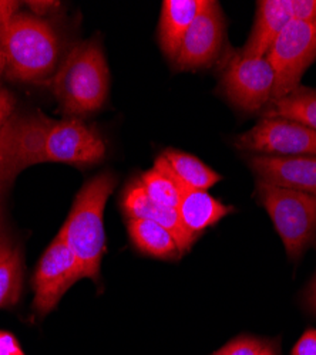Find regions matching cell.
Segmentation results:
<instances>
[{
  "instance_id": "1",
  "label": "cell",
  "mask_w": 316,
  "mask_h": 355,
  "mask_svg": "<svg viewBox=\"0 0 316 355\" xmlns=\"http://www.w3.org/2000/svg\"><path fill=\"white\" fill-rule=\"evenodd\" d=\"M106 155V144L94 127L78 118L53 121L43 115L16 116L15 162L20 171L43 162L94 165Z\"/></svg>"
},
{
  "instance_id": "2",
  "label": "cell",
  "mask_w": 316,
  "mask_h": 355,
  "mask_svg": "<svg viewBox=\"0 0 316 355\" xmlns=\"http://www.w3.org/2000/svg\"><path fill=\"white\" fill-rule=\"evenodd\" d=\"M0 49L9 77L42 81L54 70L60 46L49 21L19 12L17 2H0Z\"/></svg>"
},
{
  "instance_id": "3",
  "label": "cell",
  "mask_w": 316,
  "mask_h": 355,
  "mask_svg": "<svg viewBox=\"0 0 316 355\" xmlns=\"http://www.w3.org/2000/svg\"><path fill=\"white\" fill-rule=\"evenodd\" d=\"M116 184V176L110 172H103L85 182L59 233L78 260L83 279L97 282L100 277V266L106 252L103 215Z\"/></svg>"
},
{
  "instance_id": "4",
  "label": "cell",
  "mask_w": 316,
  "mask_h": 355,
  "mask_svg": "<svg viewBox=\"0 0 316 355\" xmlns=\"http://www.w3.org/2000/svg\"><path fill=\"white\" fill-rule=\"evenodd\" d=\"M110 85L104 53L97 42L77 44L56 71L50 87L66 114H88L101 108Z\"/></svg>"
},
{
  "instance_id": "5",
  "label": "cell",
  "mask_w": 316,
  "mask_h": 355,
  "mask_svg": "<svg viewBox=\"0 0 316 355\" xmlns=\"http://www.w3.org/2000/svg\"><path fill=\"white\" fill-rule=\"evenodd\" d=\"M256 196L268 212L286 254L295 260L316 241V196L256 181Z\"/></svg>"
},
{
  "instance_id": "6",
  "label": "cell",
  "mask_w": 316,
  "mask_h": 355,
  "mask_svg": "<svg viewBox=\"0 0 316 355\" xmlns=\"http://www.w3.org/2000/svg\"><path fill=\"white\" fill-rule=\"evenodd\" d=\"M221 92L235 108L245 112L263 111L272 100L275 73L267 55H245L231 51L221 70Z\"/></svg>"
},
{
  "instance_id": "7",
  "label": "cell",
  "mask_w": 316,
  "mask_h": 355,
  "mask_svg": "<svg viewBox=\"0 0 316 355\" xmlns=\"http://www.w3.org/2000/svg\"><path fill=\"white\" fill-rule=\"evenodd\" d=\"M267 58L275 73L272 100L288 96L316 58V23L292 20L276 37Z\"/></svg>"
},
{
  "instance_id": "8",
  "label": "cell",
  "mask_w": 316,
  "mask_h": 355,
  "mask_svg": "<svg viewBox=\"0 0 316 355\" xmlns=\"http://www.w3.org/2000/svg\"><path fill=\"white\" fill-rule=\"evenodd\" d=\"M235 146L260 155H316V131L288 118L263 116L249 131L238 135Z\"/></svg>"
},
{
  "instance_id": "9",
  "label": "cell",
  "mask_w": 316,
  "mask_h": 355,
  "mask_svg": "<svg viewBox=\"0 0 316 355\" xmlns=\"http://www.w3.org/2000/svg\"><path fill=\"white\" fill-rule=\"evenodd\" d=\"M80 279L83 273L78 260L57 234L43 253L33 277L36 311L42 315L49 314Z\"/></svg>"
},
{
  "instance_id": "10",
  "label": "cell",
  "mask_w": 316,
  "mask_h": 355,
  "mask_svg": "<svg viewBox=\"0 0 316 355\" xmlns=\"http://www.w3.org/2000/svg\"><path fill=\"white\" fill-rule=\"evenodd\" d=\"M225 37V19L218 2L207 0L187 31L174 63L181 70L210 66L219 53Z\"/></svg>"
},
{
  "instance_id": "11",
  "label": "cell",
  "mask_w": 316,
  "mask_h": 355,
  "mask_svg": "<svg viewBox=\"0 0 316 355\" xmlns=\"http://www.w3.org/2000/svg\"><path fill=\"white\" fill-rule=\"evenodd\" d=\"M248 165L255 173L256 181L316 196V155L251 154Z\"/></svg>"
},
{
  "instance_id": "12",
  "label": "cell",
  "mask_w": 316,
  "mask_h": 355,
  "mask_svg": "<svg viewBox=\"0 0 316 355\" xmlns=\"http://www.w3.org/2000/svg\"><path fill=\"white\" fill-rule=\"evenodd\" d=\"M122 206L127 219L151 220L169 230L176 238L183 254L194 245L195 241L183 227L177 211L156 203L141 187L140 180L127 185L123 192Z\"/></svg>"
},
{
  "instance_id": "13",
  "label": "cell",
  "mask_w": 316,
  "mask_h": 355,
  "mask_svg": "<svg viewBox=\"0 0 316 355\" xmlns=\"http://www.w3.org/2000/svg\"><path fill=\"white\" fill-rule=\"evenodd\" d=\"M292 20L288 0H261L256 3L252 32L240 51L245 55H267L276 37Z\"/></svg>"
},
{
  "instance_id": "14",
  "label": "cell",
  "mask_w": 316,
  "mask_h": 355,
  "mask_svg": "<svg viewBox=\"0 0 316 355\" xmlns=\"http://www.w3.org/2000/svg\"><path fill=\"white\" fill-rule=\"evenodd\" d=\"M206 3L207 0H165L163 3L158 42L171 62L177 58L187 31Z\"/></svg>"
},
{
  "instance_id": "15",
  "label": "cell",
  "mask_w": 316,
  "mask_h": 355,
  "mask_svg": "<svg viewBox=\"0 0 316 355\" xmlns=\"http://www.w3.org/2000/svg\"><path fill=\"white\" fill-rule=\"evenodd\" d=\"M154 166L167 172L183 191H208L222 180L197 157L177 150H165L156 158Z\"/></svg>"
},
{
  "instance_id": "16",
  "label": "cell",
  "mask_w": 316,
  "mask_h": 355,
  "mask_svg": "<svg viewBox=\"0 0 316 355\" xmlns=\"http://www.w3.org/2000/svg\"><path fill=\"white\" fill-rule=\"evenodd\" d=\"M233 211V206L224 205L207 191H184L177 208L183 227L194 241Z\"/></svg>"
},
{
  "instance_id": "17",
  "label": "cell",
  "mask_w": 316,
  "mask_h": 355,
  "mask_svg": "<svg viewBox=\"0 0 316 355\" xmlns=\"http://www.w3.org/2000/svg\"><path fill=\"white\" fill-rule=\"evenodd\" d=\"M127 227L131 242L138 252L157 259L183 256L174 236L161 225L151 220L128 219Z\"/></svg>"
},
{
  "instance_id": "18",
  "label": "cell",
  "mask_w": 316,
  "mask_h": 355,
  "mask_svg": "<svg viewBox=\"0 0 316 355\" xmlns=\"http://www.w3.org/2000/svg\"><path fill=\"white\" fill-rule=\"evenodd\" d=\"M263 116L288 118L316 131V90L299 85L288 96L271 100Z\"/></svg>"
},
{
  "instance_id": "19",
  "label": "cell",
  "mask_w": 316,
  "mask_h": 355,
  "mask_svg": "<svg viewBox=\"0 0 316 355\" xmlns=\"http://www.w3.org/2000/svg\"><path fill=\"white\" fill-rule=\"evenodd\" d=\"M22 257L6 245L0 250V309L17 303L22 291Z\"/></svg>"
},
{
  "instance_id": "20",
  "label": "cell",
  "mask_w": 316,
  "mask_h": 355,
  "mask_svg": "<svg viewBox=\"0 0 316 355\" xmlns=\"http://www.w3.org/2000/svg\"><path fill=\"white\" fill-rule=\"evenodd\" d=\"M140 184L156 203L177 211L184 191L167 172L153 166L141 175Z\"/></svg>"
},
{
  "instance_id": "21",
  "label": "cell",
  "mask_w": 316,
  "mask_h": 355,
  "mask_svg": "<svg viewBox=\"0 0 316 355\" xmlns=\"http://www.w3.org/2000/svg\"><path fill=\"white\" fill-rule=\"evenodd\" d=\"M19 173L15 164V120L13 115L0 135V192ZM6 239L0 219V246L6 245Z\"/></svg>"
},
{
  "instance_id": "22",
  "label": "cell",
  "mask_w": 316,
  "mask_h": 355,
  "mask_svg": "<svg viewBox=\"0 0 316 355\" xmlns=\"http://www.w3.org/2000/svg\"><path fill=\"white\" fill-rule=\"evenodd\" d=\"M268 347V344L258 338L240 337L226 344L214 355H264Z\"/></svg>"
},
{
  "instance_id": "23",
  "label": "cell",
  "mask_w": 316,
  "mask_h": 355,
  "mask_svg": "<svg viewBox=\"0 0 316 355\" xmlns=\"http://www.w3.org/2000/svg\"><path fill=\"white\" fill-rule=\"evenodd\" d=\"M294 20L316 23V0H288Z\"/></svg>"
},
{
  "instance_id": "24",
  "label": "cell",
  "mask_w": 316,
  "mask_h": 355,
  "mask_svg": "<svg viewBox=\"0 0 316 355\" xmlns=\"http://www.w3.org/2000/svg\"><path fill=\"white\" fill-rule=\"evenodd\" d=\"M15 105H16L15 97L8 90H5V88H0V135H2L3 128L12 118Z\"/></svg>"
},
{
  "instance_id": "25",
  "label": "cell",
  "mask_w": 316,
  "mask_h": 355,
  "mask_svg": "<svg viewBox=\"0 0 316 355\" xmlns=\"http://www.w3.org/2000/svg\"><path fill=\"white\" fill-rule=\"evenodd\" d=\"M292 355H316V330H306L292 349Z\"/></svg>"
},
{
  "instance_id": "26",
  "label": "cell",
  "mask_w": 316,
  "mask_h": 355,
  "mask_svg": "<svg viewBox=\"0 0 316 355\" xmlns=\"http://www.w3.org/2000/svg\"><path fill=\"white\" fill-rule=\"evenodd\" d=\"M0 355H24L13 334L0 331Z\"/></svg>"
},
{
  "instance_id": "27",
  "label": "cell",
  "mask_w": 316,
  "mask_h": 355,
  "mask_svg": "<svg viewBox=\"0 0 316 355\" xmlns=\"http://www.w3.org/2000/svg\"><path fill=\"white\" fill-rule=\"evenodd\" d=\"M27 6L32 9L33 15L40 17V16H46L51 12H54L57 8L60 6L59 2H27Z\"/></svg>"
},
{
  "instance_id": "28",
  "label": "cell",
  "mask_w": 316,
  "mask_h": 355,
  "mask_svg": "<svg viewBox=\"0 0 316 355\" xmlns=\"http://www.w3.org/2000/svg\"><path fill=\"white\" fill-rule=\"evenodd\" d=\"M305 306L306 309L316 315V276L309 283L306 291H305Z\"/></svg>"
},
{
  "instance_id": "29",
  "label": "cell",
  "mask_w": 316,
  "mask_h": 355,
  "mask_svg": "<svg viewBox=\"0 0 316 355\" xmlns=\"http://www.w3.org/2000/svg\"><path fill=\"white\" fill-rule=\"evenodd\" d=\"M5 70H6V58L2 49H0V76L5 73Z\"/></svg>"
},
{
  "instance_id": "30",
  "label": "cell",
  "mask_w": 316,
  "mask_h": 355,
  "mask_svg": "<svg viewBox=\"0 0 316 355\" xmlns=\"http://www.w3.org/2000/svg\"><path fill=\"white\" fill-rule=\"evenodd\" d=\"M6 245H8V243H6ZM6 245H3V246H0V250H2V249H3L5 246H6Z\"/></svg>"
}]
</instances>
